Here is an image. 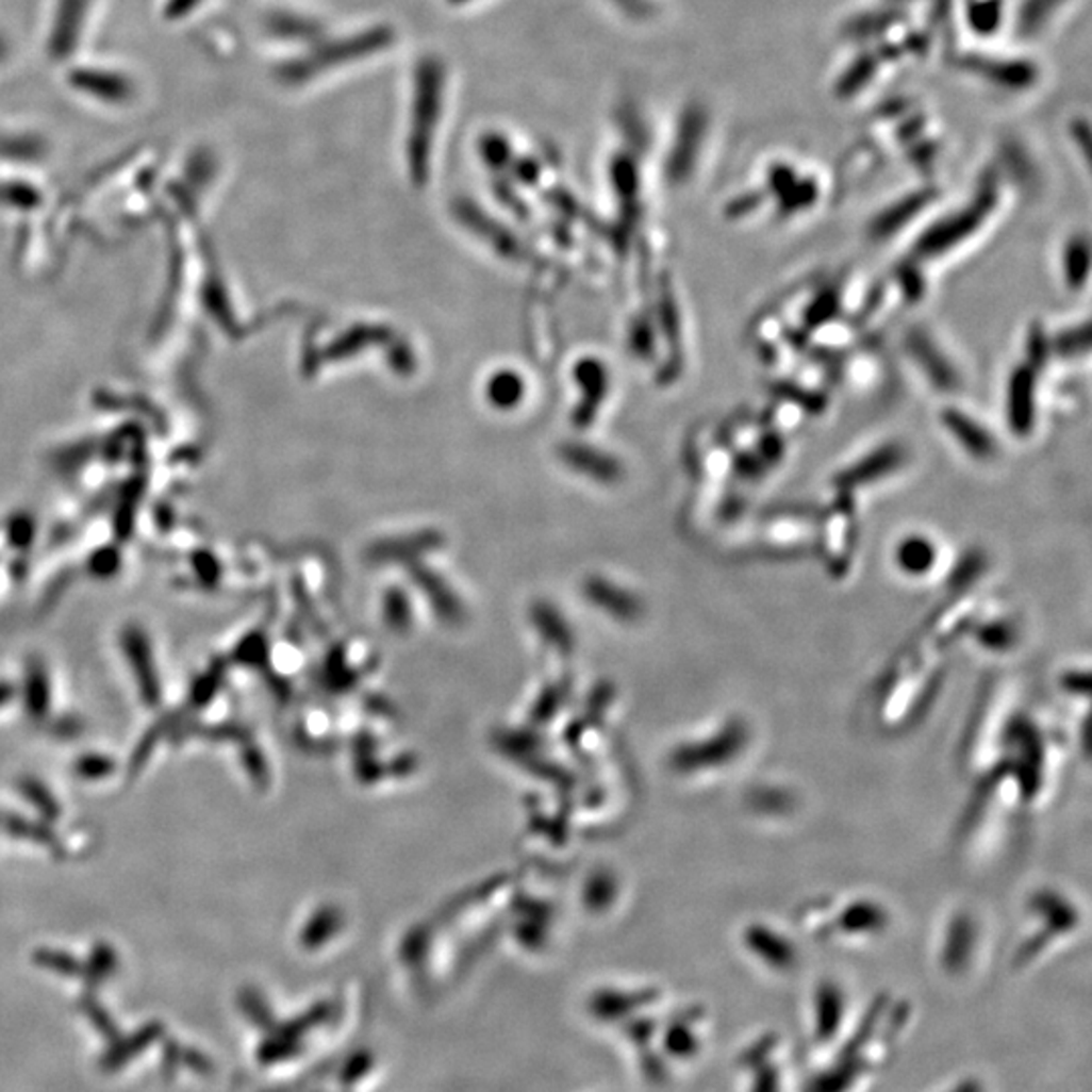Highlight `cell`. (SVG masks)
<instances>
[{
    "instance_id": "obj_19",
    "label": "cell",
    "mask_w": 1092,
    "mask_h": 1092,
    "mask_svg": "<svg viewBox=\"0 0 1092 1092\" xmlns=\"http://www.w3.org/2000/svg\"><path fill=\"white\" fill-rule=\"evenodd\" d=\"M161 732L162 727H156L152 728V730H150V732H148V734L144 737L142 745H138V748H136V752H134V759H132V771L140 768L142 765L146 763V759L150 757V750L154 748V745H156V741L161 739Z\"/></svg>"
},
{
    "instance_id": "obj_16",
    "label": "cell",
    "mask_w": 1092,
    "mask_h": 1092,
    "mask_svg": "<svg viewBox=\"0 0 1092 1092\" xmlns=\"http://www.w3.org/2000/svg\"><path fill=\"white\" fill-rule=\"evenodd\" d=\"M1056 4H1058V0H1030V2H1026L1024 9H1022V17H1020L1022 31L1026 35H1028V31H1036Z\"/></svg>"
},
{
    "instance_id": "obj_7",
    "label": "cell",
    "mask_w": 1092,
    "mask_h": 1092,
    "mask_svg": "<svg viewBox=\"0 0 1092 1092\" xmlns=\"http://www.w3.org/2000/svg\"><path fill=\"white\" fill-rule=\"evenodd\" d=\"M889 925L887 910L874 900H854L840 914L835 927L846 934H874Z\"/></svg>"
},
{
    "instance_id": "obj_13",
    "label": "cell",
    "mask_w": 1092,
    "mask_h": 1092,
    "mask_svg": "<svg viewBox=\"0 0 1092 1092\" xmlns=\"http://www.w3.org/2000/svg\"><path fill=\"white\" fill-rule=\"evenodd\" d=\"M33 961L45 967V970L53 971V973H60L65 977H81L83 975V963L80 959H76L73 955L65 953V950L55 949H37L33 953Z\"/></svg>"
},
{
    "instance_id": "obj_9",
    "label": "cell",
    "mask_w": 1092,
    "mask_h": 1092,
    "mask_svg": "<svg viewBox=\"0 0 1092 1092\" xmlns=\"http://www.w3.org/2000/svg\"><path fill=\"white\" fill-rule=\"evenodd\" d=\"M866 1071L864 1062L858 1060V1056L851 1058H840V1064L833 1069L817 1074L808 1085L806 1092H846L856 1085L860 1074Z\"/></svg>"
},
{
    "instance_id": "obj_18",
    "label": "cell",
    "mask_w": 1092,
    "mask_h": 1092,
    "mask_svg": "<svg viewBox=\"0 0 1092 1092\" xmlns=\"http://www.w3.org/2000/svg\"><path fill=\"white\" fill-rule=\"evenodd\" d=\"M219 682H221V667L213 666L209 672H206V674H204V676H201V678L195 682V686L191 690V700H193V705H195V707L206 705V702L213 698V694H215V690L219 686Z\"/></svg>"
},
{
    "instance_id": "obj_26",
    "label": "cell",
    "mask_w": 1092,
    "mask_h": 1092,
    "mask_svg": "<svg viewBox=\"0 0 1092 1092\" xmlns=\"http://www.w3.org/2000/svg\"><path fill=\"white\" fill-rule=\"evenodd\" d=\"M13 692L15 690L9 686V684H0V707L13 698Z\"/></svg>"
},
{
    "instance_id": "obj_2",
    "label": "cell",
    "mask_w": 1092,
    "mask_h": 1092,
    "mask_svg": "<svg viewBox=\"0 0 1092 1092\" xmlns=\"http://www.w3.org/2000/svg\"><path fill=\"white\" fill-rule=\"evenodd\" d=\"M89 0H57V11L47 40V51L53 60H67L80 45L81 31Z\"/></svg>"
},
{
    "instance_id": "obj_27",
    "label": "cell",
    "mask_w": 1092,
    "mask_h": 1092,
    "mask_svg": "<svg viewBox=\"0 0 1092 1092\" xmlns=\"http://www.w3.org/2000/svg\"><path fill=\"white\" fill-rule=\"evenodd\" d=\"M9 53H11V45H9V39H6L4 35H0V63H2V61L9 57Z\"/></svg>"
},
{
    "instance_id": "obj_8",
    "label": "cell",
    "mask_w": 1092,
    "mask_h": 1092,
    "mask_svg": "<svg viewBox=\"0 0 1092 1092\" xmlns=\"http://www.w3.org/2000/svg\"><path fill=\"white\" fill-rule=\"evenodd\" d=\"M975 947V927L967 914H961L953 921L949 934L943 947V965L945 970L961 971L970 963L971 953Z\"/></svg>"
},
{
    "instance_id": "obj_5",
    "label": "cell",
    "mask_w": 1092,
    "mask_h": 1092,
    "mask_svg": "<svg viewBox=\"0 0 1092 1092\" xmlns=\"http://www.w3.org/2000/svg\"><path fill=\"white\" fill-rule=\"evenodd\" d=\"M162 1033H164V1026H162L161 1022H150V1024L142 1026L140 1030H136L134 1033L126 1036V1038L118 1036L116 1040H112V1046L101 1056V1071H120L123 1064H128L132 1058H136L148 1046L159 1042Z\"/></svg>"
},
{
    "instance_id": "obj_20",
    "label": "cell",
    "mask_w": 1092,
    "mask_h": 1092,
    "mask_svg": "<svg viewBox=\"0 0 1092 1092\" xmlns=\"http://www.w3.org/2000/svg\"><path fill=\"white\" fill-rule=\"evenodd\" d=\"M750 1092H781L777 1071L773 1066L761 1069V1072L755 1078V1085H752V1091Z\"/></svg>"
},
{
    "instance_id": "obj_15",
    "label": "cell",
    "mask_w": 1092,
    "mask_h": 1092,
    "mask_svg": "<svg viewBox=\"0 0 1092 1092\" xmlns=\"http://www.w3.org/2000/svg\"><path fill=\"white\" fill-rule=\"evenodd\" d=\"M20 789L24 793V797L35 806L39 808L40 813L47 817V820H55L60 815V804L55 801V797L47 791L45 785H40L37 779H22L20 781Z\"/></svg>"
},
{
    "instance_id": "obj_24",
    "label": "cell",
    "mask_w": 1092,
    "mask_h": 1092,
    "mask_svg": "<svg viewBox=\"0 0 1092 1092\" xmlns=\"http://www.w3.org/2000/svg\"><path fill=\"white\" fill-rule=\"evenodd\" d=\"M950 1092H983V1087H981V1082L971 1080L970 1078V1080L959 1082V1085H957V1087H955Z\"/></svg>"
},
{
    "instance_id": "obj_11",
    "label": "cell",
    "mask_w": 1092,
    "mask_h": 1092,
    "mask_svg": "<svg viewBox=\"0 0 1092 1092\" xmlns=\"http://www.w3.org/2000/svg\"><path fill=\"white\" fill-rule=\"evenodd\" d=\"M118 970V957H116V950L112 949L107 943H98L92 955H89V961L87 965H83V975L81 979L89 986V988H96L101 981H105L107 977L114 975V971Z\"/></svg>"
},
{
    "instance_id": "obj_21",
    "label": "cell",
    "mask_w": 1092,
    "mask_h": 1092,
    "mask_svg": "<svg viewBox=\"0 0 1092 1092\" xmlns=\"http://www.w3.org/2000/svg\"><path fill=\"white\" fill-rule=\"evenodd\" d=\"M202 0H168L166 6H164V17L170 20L184 19L186 15H191Z\"/></svg>"
},
{
    "instance_id": "obj_17",
    "label": "cell",
    "mask_w": 1092,
    "mask_h": 1092,
    "mask_svg": "<svg viewBox=\"0 0 1092 1092\" xmlns=\"http://www.w3.org/2000/svg\"><path fill=\"white\" fill-rule=\"evenodd\" d=\"M114 771V761L103 755H83L76 763V773L81 779H101Z\"/></svg>"
},
{
    "instance_id": "obj_25",
    "label": "cell",
    "mask_w": 1092,
    "mask_h": 1092,
    "mask_svg": "<svg viewBox=\"0 0 1092 1092\" xmlns=\"http://www.w3.org/2000/svg\"><path fill=\"white\" fill-rule=\"evenodd\" d=\"M57 727H60L57 728V732H60V734H78L81 728L80 725H78V723L73 721V718H67V721H63V723H60Z\"/></svg>"
},
{
    "instance_id": "obj_14",
    "label": "cell",
    "mask_w": 1092,
    "mask_h": 1092,
    "mask_svg": "<svg viewBox=\"0 0 1092 1092\" xmlns=\"http://www.w3.org/2000/svg\"><path fill=\"white\" fill-rule=\"evenodd\" d=\"M80 1010L81 1013H83V1015L94 1024V1028L100 1031L103 1038H107V1040H116V1038L120 1036L118 1026L114 1024V1020L110 1017V1013L105 1011V1008H101L96 997H92V995H83L80 999Z\"/></svg>"
},
{
    "instance_id": "obj_1",
    "label": "cell",
    "mask_w": 1092,
    "mask_h": 1092,
    "mask_svg": "<svg viewBox=\"0 0 1092 1092\" xmlns=\"http://www.w3.org/2000/svg\"><path fill=\"white\" fill-rule=\"evenodd\" d=\"M67 81L71 87H76L81 94L92 96L96 100L121 105L130 103L136 96V85L128 76L110 71V69H94V67H78L69 71Z\"/></svg>"
},
{
    "instance_id": "obj_3",
    "label": "cell",
    "mask_w": 1092,
    "mask_h": 1092,
    "mask_svg": "<svg viewBox=\"0 0 1092 1092\" xmlns=\"http://www.w3.org/2000/svg\"><path fill=\"white\" fill-rule=\"evenodd\" d=\"M123 651H126V658H128L132 672L136 676V684L140 688L142 700L148 707H159L161 705V680H159L156 666H154L152 647L148 644V640H146V635L142 633L140 629H136V627L126 629V633H123Z\"/></svg>"
},
{
    "instance_id": "obj_10",
    "label": "cell",
    "mask_w": 1092,
    "mask_h": 1092,
    "mask_svg": "<svg viewBox=\"0 0 1092 1092\" xmlns=\"http://www.w3.org/2000/svg\"><path fill=\"white\" fill-rule=\"evenodd\" d=\"M51 690L49 676L40 662H31L24 676V705L33 718H43L49 710Z\"/></svg>"
},
{
    "instance_id": "obj_6",
    "label": "cell",
    "mask_w": 1092,
    "mask_h": 1092,
    "mask_svg": "<svg viewBox=\"0 0 1092 1092\" xmlns=\"http://www.w3.org/2000/svg\"><path fill=\"white\" fill-rule=\"evenodd\" d=\"M846 1011V997L842 990L826 981L815 991V1038L828 1042L840 1030Z\"/></svg>"
},
{
    "instance_id": "obj_23",
    "label": "cell",
    "mask_w": 1092,
    "mask_h": 1092,
    "mask_svg": "<svg viewBox=\"0 0 1092 1092\" xmlns=\"http://www.w3.org/2000/svg\"><path fill=\"white\" fill-rule=\"evenodd\" d=\"M182 1050H184V1048H181L177 1042H168V1044L164 1046V1054H162V1071H177V1066L182 1064Z\"/></svg>"
},
{
    "instance_id": "obj_4",
    "label": "cell",
    "mask_w": 1092,
    "mask_h": 1092,
    "mask_svg": "<svg viewBox=\"0 0 1092 1092\" xmlns=\"http://www.w3.org/2000/svg\"><path fill=\"white\" fill-rule=\"evenodd\" d=\"M745 945L763 963L775 970H789L797 961V953L785 937L763 925H750L745 930Z\"/></svg>"
},
{
    "instance_id": "obj_12",
    "label": "cell",
    "mask_w": 1092,
    "mask_h": 1092,
    "mask_svg": "<svg viewBox=\"0 0 1092 1092\" xmlns=\"http://www.w3.org/2000/svg\"><path fill=\"white\" fill-rule=\"evenodd\" d=\"M0 824L9 833H13L17 838L33 840V842L43 844V846H55V835L45 824H35V822L24 820V817H19V815H2Z\"/></svg>"
},
{
    "instance_id": "obj_22",
    "label": "cell",
    "mask_w": 1092,
    "mask_h": 1092,
    "mask_svg": "<svg viewBox=\"0 0 1092 1092\" xmlns=\"http://www.w3.org/2000/svg\"><path fill=\"white\" fill-rule=\"evenodd\" d=\"M182 1064H186L188 1069H193V1071L199 1072V1074H209V1072H213L211 1060H209L202 1052L182 1050Z\"/></svg>"
}]
</instances>
